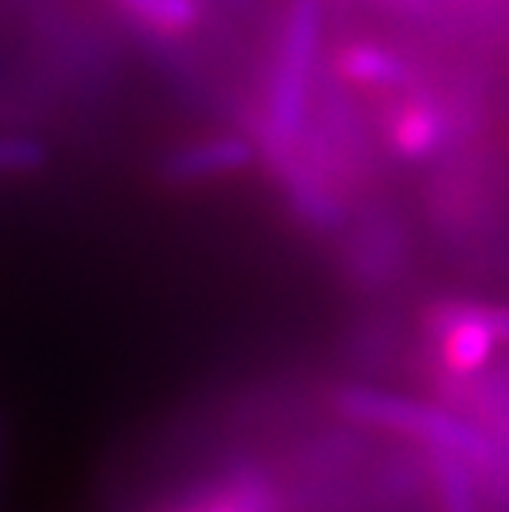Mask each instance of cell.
I'll return each mask as SVG.
<instances>
[{
	"label": "cell",
	"mask_w": 509,
	"mask_h": 512,
	"mask_svg": "<svg viewBox=\"0 0 509 512\" xmlns=\"http://www.w3.org/2000/svg\"><path fill=\"white\" fill-rule=\"evenodd\" d=\"M443 139V126L440 116L427 110V106H417V110H407L404 116L394 123V146L410 159H424L433 149L440 146Z\"/></svg>",
	"instance_id": "5b68a950"
},
{
	"label": "cell",
	"mask_w": 509,
	"mask_h": 512,
	"mask_svg": "<svg viewBox=\"0 0 509 512\" xmlns=\"http://www.w3.org/2000/svg\"><path fill=\"white\" fill-rule=\"evenodd\" d=\"M433 470H437L440 512H480L476 509L470 473L463 470V460L450 453H433Z\"/></svg>",
	"instance_id": "8992f818"
},
{
	"label": "cell",
	"mask_w": 509,
	"mask_h": 512,
	"mask_svg": "<svg viewBox=\"0 0 509 512\" xmlns=\"http://www.w3.org/2000/svg\"><path fill=\"white\" fill-rule=\"evenodd\" d=\"M467 311L496 344H509V308H493V304H467Z\"/></svg>",
	"instance_id": "30bf717a"
},
{
	"label": "cell",
	"mask_w": 509,
	"mask_h": 512,
	"mask_svg": "<svg viewBox=\"0 0 509 512\" xmlns=\"http://www.w3.org/2000/svg\"><path fill=\"white\" fill-rule=\"evenodd\" d=\"M7 450H10L7 417H4V413H0V499H4V483H7Z\"/></svg>",
	"instance_id": "8fae6325"
},
{
	"label": "cell",
	"mask_w": 509,
	"mask_h": 512,
	"mask_svg": "<svg viewBox=\"0 0 509 512\" xmlns=\"http://www.w3.org/2000/svg\"><path fill=\"white\" fill-rule=\"evenodd\" d=\"M318 0H295L281 40V57L275 67L272 103H268V126L278 143H291L308 113V83L314 70V53H318Z\"/></svg>",
	"instance_id": "7a4b0ae2"
},
{
	"label": "cell",
	"mask_w": 509,
	"mask_h": 512,
	"mask_svg": "<svg viewBox=\"0 0 509 512\" xmlns=\"http://www.w3.org/2000/svg\"><path fill=\"white\" fill-rule=\"evenodd\" d=\"M430 328L440 341L443 364H447L453 374H476V370L490 361V354L496 347L493 337L470 318L467 301L437 308L430 314Z\"/></svg>",
	"instance_id": "3957f363"
},
{
	"label": "cell",
	"mask_w": 509,
	"mask_h": 512,
	"mask_svg": "<svg viewBox=\"0 0 509 512\" xmlns=\"http://www.w3.org/2000/svg\"><path fill=\"white\" fill-rule=\"evenodd\" d=\"M252 162V146L245 139L219 136L205 139V143L179 149L176 156L166 162V176L172 182H202L212 176H229Z\"/></svg>",
	"instance_id": "277c9868"
},
{
	"label": "cell",
	"mask_w": 509,
	"mask_h": 512,
	"mask_svg": "<svg viewBox=\"0 0 509 512\" xmlns=\"http://www.w3.org/2000/svg\"><path fill=\"white\" fill-rule=\"evenodd\" d=\"M344 73L357 83L387 86V83L404 80V63L381 47H354L348 57H344Z\"/></svg>",
	"instance_id": "52a82bcc"
},
{
	"label": "cell",
	"mask_w": 509,
	"mask_h": 512,
	"mask_svg": "<svg viewBox=\"0 0 509 512\" xmlns=\"http://www.w3.org/2000/svg\"><path fill=\"white\" fill-rule=\"evenodd\" d=\"M43 166V149L30 139L0 136V172H30Z\"/></svg>",
	"instance_id": "9c48e42d"
},
{
	"label": "cell",
	"mask_w": 509,
	"mask_h": 512,
	"mask_svg": "<svg viewBox=\"0 0 509 512\" xmlns=\"http://www.w3.org/2000/svg\"><path fill=\"white\" fill-rule=\"evenodd\" d=\"M133 14L146 17L149 24L166 27V30H182L196 20V0H123Z\"/></svg>",
	"instance_id": "ba28073f"
},
{
	"label": "cell",
	"mask_w": 509,
	"mask_h": 512,
	"mask_svg": "<svg viewBox=\"0 0 509 512\" xmlns=\"http://www.w3.org/2000/svg\"><path fill=\"white\" fill-rule=\"evenodd\" d=\"M334 403H338V410L344 417L417 437L430 443L433 453H450V456H457V460H490V446H486L480 433L467 427L463 420L450 417L447 410L427 407V403H420V400L351 387V390H341V394L334 397Z\"/></svg>",
	"instance_id": "6da1fadb"
}]
</instances>
